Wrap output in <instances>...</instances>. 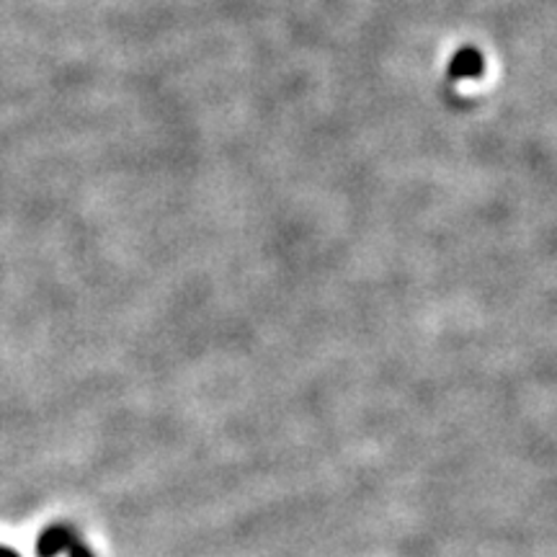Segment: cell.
Segmentation results:
<instances>
[{"label":"cell","instance_id":"cell-1","mask_svg":"<svg viewBox=\"0 0 557 557\" xmlns=\"http://www.w3.org/2000/svg\"><path fill=\"white\" fill-rule=\"evenodd\" d=\"M459 62H465V65L451 67L457 75H475L480 70V65H472V62H478V54H472V52H465L462 58H459Z\"/></svg>","mask_w":557,"mask_h":557}]
</instances>
